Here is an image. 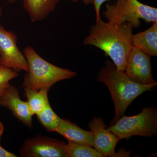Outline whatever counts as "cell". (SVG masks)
Segmentation results:
<instances>
[{
    "label": "cell",
    "instance_id": "obj_18",
    "mask_svg": "<svg viewBox=\"0 0 157 157\" xmlns=\"http://www.w3.org/2000/svg\"><path fill=\"white\" fill-rule=\"evenodd\" d=\"M108 0H93V3L94 6L95 11L96 20L101 18V9L102 5L105 2L108 1Z\"/></svg>",
    "mask_w": 157,
    "mask_h": 157
},
{
    "label": "cell",
    "instance_id": "obj_11",
    "mask_svg": "<svg viewBox=\"0 0 157 157\" xmlns=\"http://www.w3.org/2000/svg\"><path fill=\"white\" fill-rule=\"evenodd\" d=\"M56 132L66 138L68 142L94 147L92 132L83 130L69 121L61 119Z\"/></svg>",
    "mask_w": 157,
    "mask_h": 157
},
{
    "label": "cell",
    "instance_id": "obj_22",
    "mask_svg": "<svg viewBox=\"0 0 157 157\" xmlns=\"http://www.w3.org/2000/svg\"><path fill=\"white\" fill-rule=\"evenodd\" d=\"M17 1V0H9V3L10 4H12V3L15 2Z\"/></svg>",
    "mask_w": 157,
    "mask_h": 157
},
{
    "label": "cell",
    "instance_id": "obj_19",
    "mask_svg": "<svg viewBox=\"0 0 157 157\" xmlns=\"http://www.w3.org/2000/svg\"><path fill=\"white\" fill-rule=\"evenodd\" d=\"M17 156L15 155L12 153L7 151L5 149L3 148L1 146L0 144V157H16Z\"/></svg>",
    "mask_w": 157,
    "mask_h": 157
},
{
    "label": "cell",
    "instance_id": "obj_4",
    "mask_svg": "<svg viewBox=\"0 0 157 157\" xmlns=\"http://www.w3.org/2000/svg\"><path fill=\"white\" fill-rule=\"evenodd\" d=\"M108 22L121 25L131 23L134 28L140 26V20L147 23L157 21V9L140 2L138 0H117L107 4L103 13Z\"/></svg>",
    "mask_w": 157,
    "mask_h": 157
},
{
    "label": "cell",
    "instance_id": "obj_15",
    "mask_svg": "<svg viewBox=\"0 0 157 157\" xmlns=\"http://www.w3.org/2000/svg\"><path fill=\"white\" fill-rule=\"evenodd\" d=\"M67 157H103L95 148L84 144L68 142L66 144Z\"/></svg>",
    "mask_w": 157,
    "mask_h": 157
},
{
    "label": "cell",
    "instance_id": "obj_3",
    "mask_svg": "<svg viewBox=\"0 0 157 157\" xmlns=\"http://www.w3.org/2000/svg\"><path fill=\"white\" fill-rule=\"evenodd\" d=\"M23 54L28 65V70L24 77V89L39 90L50 89L57 82L73 78L76 75L74 71L59 67L47 62L37 53L34 48L28 46Z\"/></svg>",
    "mask_w": 157,
    "mask_h": 157
},
{
    "label": "cell",
    "instance_id": "obj_14",
    "mask_svg": "<svg viewBox=\"0 0 157 157\" xmlns=\"http://www.w3.org/2000/svg\"><path fill=\"white\" fill-rule=\"evenodd\" d=\"M24 89L27 102L33 115L40 113L49 104L48 98L49 89L43 88L38 91Z\"/></svg>",
    "mask_w": 157,
    "mask_h": 157
},
{
    "label": "cell",
    "instance_id": "obj_17",
    "mask_svg": "<svg viewBox=\"0 0 157 157\" xmlns=\"http://www.w3.org/2000/svg\"><path fill=\"white\" fill-rule=\"evenodd\" d=\"M18 75L17 71L0 64V94L10 85L9 81Z\"/></svg>",
    "mask_w": 157,
    "mask_h": 157
},
{
    "label": "cell",
    "instance_id": "obj_7",
    "mask_svg": "<svg viewBox=\"0 0 157 157\" xmlns=\"http://www.w3.org/2000/svg\"><path fill=\"white\" fill-rule=\"evenodd\" d=\"M151 56L133 46L127 58L124 71L134 81L142 84L157 83L152 75Z\"/></svg>",
    "mask_w": 157,
    "mask_h": 157
},
{
    "label": "cell",
    "instance_id": "obj_2",
    "mask_svg": "<svg viewBox=\"0 0 157 157\" xmlns=\"http://www.w3.org/2000/svg\"><path fill=\"white\" fill-rule=\"evenodd\" d=\"M97 81L105 84L111 94L115 116L111 124L115 123L124 115L129 105L138 96L151 90L157 83L142 84L132 79L124 72L119 71L113 63L106 61L104 67L100 70Z\"/></svg>",
    "mask_w": 157,
    "mask_h": 157
},
{
    "label": "cell",
    "instance_id": "obj_16",
    "mask_svg": "<svg viewBox=\"0 0 157 157\" xmlns=\"http://www.w3.org/2000/svg\"><path fill=\"white\" fill-rule=\"evenodd\" d=\"M36 115L40 122L48 132H56L61 119L54 112L50 104Z\"/></svg>",
    "mask_w": 157,
    "mask_h": 157
},
{
    "label": "cell",
    "instance_id": "obj_23",
    "mask_svg": "<svg viewBox=\"0 0 157 157\" xmlns=\"http://www.w3.org/2000/svg\"><path fill=\"white\" fill-rule=\"evenodd\" d=\"M2 8L0 7V17L2 16Z\"/></svg>",
    "mask_w": 157,
    "mask_h": 157
},
{
    "label": "cell",
    "instance_id": "obj_12",
    "mask_svg": "<svg viewBox=\"0 0 157 157\" xmlns=\"http://www.w3.org/2000/svg\"><path fill=\"white\" fill-rule=\"evenodd\" d=\"M61 0H23L24 8L31 21L38 22L45 19L56 9Z\"/></svg>",
    "mask_w": 157,
    "mask_h": 157
},
{
    "label": "cell",
    "instance_id": "obj_1",
    "mask_svg": "<svg viewBox=\"0 0 157 157\" xmlns=\"http://www.w3.org/2000/svg\"><path fill=\"white\" fill-rule=\"evenodd\" d=\"M133 29L130 23L117 25L105 22L101 18L90 27L83 44L95 46L104 51L111 59L117 69L124 72L128 56L133 46Z\"/></svg>",
    "mask_w": 157,
    "mask_h": 157
},
{
    "label": "cell",
    "instance_id": "obj_13",
    "mask_svg": "<svg viewBox=\"0 0 157 157\" xmlns=\"http://www.w3.org/2000/svg\"><path fill=\"white\" fill-rule=\"evenodd\" d=\"M133 46L150 56H157V21L147 29L133 34Z\"/></svg>",
    "mask_w": 157,
    "mask_h": 157
},
{
    "label": "cell",
    "instance_id": "obj_5",
    "mask_svg": "<svg viewBox=\"0 0 157 157\" xmlns=\"http://www.w3.org/2000/svg\"><path fill=\"white\" fill-rule=\"evenodd\" d=\"M107 128L121 140L136 135L152 137L157 134V109L153 107H145L137 115H124Z\"/></svg>",
    "mask_w": 157,
    "mask_h": 157
},
{
    "label": "cell",
    "instance_id": "obj_20",
    "mask_svg": "<svg viewBox=\"0 0 157 157\" xmlns=\"http://www.w3.org/2000/svg\"><path fill=\"white\" fill-rule=\"evenodd\" d=\"M71 2H81L84 3L85 5H91L93 3V0H70Z\"/></svg>",
    "mask_w": 157,
    "mask_h": 157
},
{
    "label": "cell",
    "instance_id": "obj_6",
    "mask_svg": "<svg viewBox=\"0 0 157 157\" xmlns=\"http://www.w3.org/2000/svg\"><path fill=\"white\" fill-rule=\"evenodd\" d=\"M17 37L0 24V64L15 71L27 72L28 65L25 57L17 46Z\"/></svg>",
    "mask_w": 157,
    "mask_h": 157
},
{
    "label": "cell",
    "instance_id": "obj_10",
    "mask_svg": "<svg viewBox=\"0 0 157 157\" xmlns=\"http://www.w3.org/2000/svg\"><path fill=\"white\" fill-rule=\"evenodd\" d=\"M0 105L12 111L14 116L32 127L33 115L27 102L21 101L17 90L11 85L0 94Z\"/></svg>",
    "mask_w": 157,
    "mask_h": 157
},
{
    "label": "cell",
    "instance_id": "obj_21",
    "mask_svg": "<svg viewBox=\"0 0 157 157\" xmlns=\"http://www.w3.org/2000/svg\"><path fill=\"white\" fill-rule=\"evenodd\" d=\"M3 132H4V126L0 122V144H1V137L2 135Z\"/></svg>",
    "mask_w": 157,
    "mask_h": 157
},
{
    "label": "cell",
    "instance_id": "obj_8",
    "mask_svg": "<svg viewBox=\"0 0 157 157\" xmlns=\"http://www.w3.org/2000/svg\"><path fill=\"white\" fill-rule=\"evenodd\" d=\"M66 143L49 137H39L29 139L21 149V156L67 157Z\"/></svg>",
    "mask_w": 157,
    "mask_h": 157
},
{
    "label": "cell",
    "instance_id": "obj_9",
    "mask_svg": "<svg viewBox=\"0 0 157 157\" xmlns=\"http://www.w3.org/2000/svg\"><path fill=\"white\" fill-rule=\"evenodd\" d=\"M88 126L94 138V148L101 153L103 157L113 156L116 146L121 140L120 138L108 130L101 117H95Z\"/></svg>",
    "mask_w": 157,
    "mask_h": 157
}]
</instances>
